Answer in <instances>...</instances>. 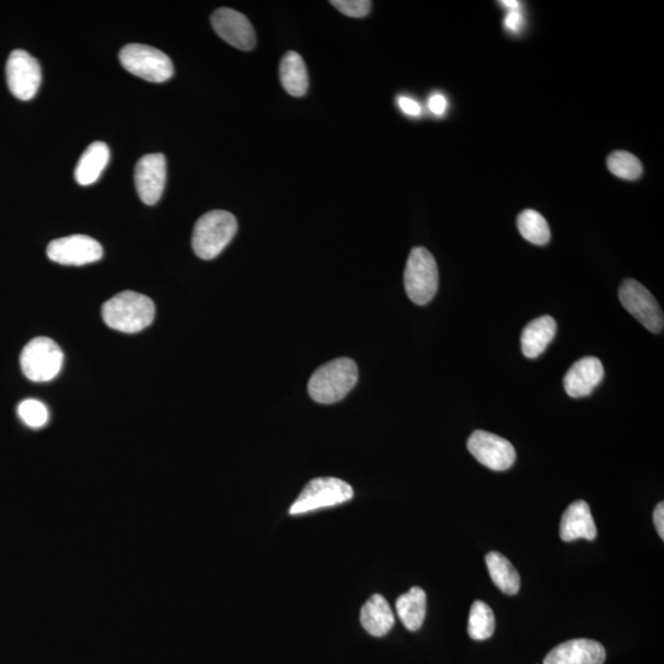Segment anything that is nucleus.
<instances>
[{"label": "nucleus", "instance_id": "f257e3e1", "mask_svg": "<svg viewBox=\"0 0 664 664\" xmlns=\"http://www.w3.org/2000/svg\"><path fill=\"white\" fill-rule=\"evenodd\" d=\"M358 382V367L351 358H336L315 371L309 380L310 398L319 404L344 400Z\"/></svg>", "mask_w": 664, "mask_h": 664}, {"label": "nucleus", "instance_id": "f03ea898", "mask_svg": "<svg viewBox=\"0 0 664 664\" xmlns=\"http://www.w3.org/2000/svg\"><path fill=\"white\" fill-rule=\"evenodd\" d=\"M155 318V305L141 293L125 291L103 305V319L109 328L125 334H136L151 326Z\"/></svg>", "mask_w": 664, "mask_h": 664}, {"label": "nucleus", "instance_id": "7ed1b4c3", "mask_svg": "<svg viewBox=\"0 0 664 664\" xmlns=\"http://www.w3.org/2000/svg\"><path fill=\"white\" fill-rule=\"evenodd\" d=\"M238 232L237 218L227 211H211L198 219L192 249L202 260H213L227 248Z\"/></svg>", "mask_w": 664, "mask_h": 664}, {"label": "nucleus", "instance_id": "20e7f679", "mask_svg": "<svg viewBox=\"0 0 664 664\" xmlns=\"http://www.w3.org/2000/svg\"><path fill=\"white\" fill-rule=\"evenodd\" d=\"M404 283L411 302L426 305L435 298L439 275L435 257L426 248L411 250L406 262Z\"/></svg>", "mask_w": 664, "mask_h": 664}, {"label": "nucleus", "instance_id": "39448f33", "mask_svg": "<svg viewBox=\"0 0 664 664\" xmlns=\"http://www.w3.org/2000/svg\"><path fill=\"white\" fill-rule=\"evenodd\" d=\"M127 72L151 83H164L174 76V66L164 52L148 45L130 44L120 51Z\"/></svg>", "mask_w": 664, "mask_h": 664}, {"label": "nucleus", "instance_id": "423d86ee", "mask_svg": "<svg viewBox=\"0 0 664 664\" xmlns=\"http://www.w3.org/2000/svg\"><path fill=\"white\" fill-rule=\"evenodd\" d=\"M63 352L55 341L48 337H36L24 347L20 356L21 371L32 382H50L60 374Z\"/></svg>", "mask_w": 664, "mask_h": 664}, {"label": "nucleus", "instance_id": "0eeeda50", "mask_svg": "<svg viewBox=\"0 0 664 664\" xmlns=\"http://www.w3.org/2000/svg\"><path fill=\"white\" fill-rule=\"evenodd\" d=\"M353 496L355 492L346 481L337 478H317L309 481L304 487L301 495L289 508V514L298 516L320 508L339 506L352 500Z\"/></svg>", "mask_w": 664, "mask_h": 664}, {"label": "nucleus", "instance_id": "6e6552de", "mask_svg": "<svg viewBox=\"0 0 664 664\" xmlns=\"http://www.w3.org/2000/svg\"><path fill=\"white\" fill-rule=\"evenodd\" d=\"M623 307L653 334H661L664 326L663 312L653 294L640 282L625 280L619 288Z\"/></svg>", "mask_w": 664, "mask_h": 664}, {"label": "nucleus", "instance_id": "1a4fd4ad", "mask_svg": "<svg viewBox=\"0 0 664 664\" xmlns=\"http://www.w3.org/2000/svg\"><path fill=\"white\" fill-rule=\"evenodd\" d=\"M5 73L10 93L16 99L29 101L35 98L42 82L40 62L35 57L24 50L13 51L8 58Z\"/></svg>", "mask_w": 664, "mask_h": 664}, {"label": "nucleus", "instance_id": "9d476101", "mask_svg": "<svg viewBox=\"0 0 664 664\" xmlns=\"http://www.w3.org/2000/svg\"><path fill=\"white\" fill-rule=\"evenodd\" d=\"M471 455L484 467L505 471L516 462V449L507 439L486 431H475L468 439Z\"/></svg>", "mask_w": 664, "mask_h": 664}, {"label": "nucleus", "instance_id": "9b49d317", "mask_svg": "<svg viewBox=\"0 0 664 664\" xmlns=\"http://www.w3.org/2000/svg\"><path fill=\"white\" fill-rule=\"evenodd\" d=\"M103 255L104 249L98 240L82 234L53 240L47 248L48 259L64 266L93 264Z\"/></svg>", "mask_w": 664, "mask_h": 664}, {"label": "nucleus", "instance_id": "f8f14e48", "mask_svg": "<svg viewBox=\"0 0 664 664\" xmlns=\"http://www.w3.org/2000/svg\"><path fill=\"white\" fill-rule=\"evenodd\" d=\"M214 31L224 41L240 51L254 50L256 36L250 20L237 10L221 8L211 16Z\"/></svg>", "mask_w": 664, "mask_h": 664}, {"label": "nucleus", "instance_id": "ddd939ff", "mask_svg": "<svg viewBox=\"0 0 664 664\" xmlns=\"http://www.w3.org/2000/svg\"><path fill=\"white\" fill-rule=\"evenodd\" d=\"M166 182V159L163 154H147L138 160L135 184L139 198L148 206L158 203Z\"/></svg>", "mask_w": 664, "mask_h": 664}, {"label": "nucleus", "instance_id": "4468645a", "mask_svg": "<svg viewBox=\"0 0 664 664\" xmlns=\"http://www.w3.org/2000/svg\"><path fill=\"white\" fill-rule=\"evenodd\" d=\"M605 657L607 652L598 641L575 639L551 650L544 664H604Z\"/></svg>", "mask_w": 664, "mask_h": 664}, {"label": "nucleus", "instance_id": "2eb2a0df", "mask_svg": "<svg viewBox=\"0 0 664 664\" xmlns=\"http://www.w3.org/2000/svg\"><path fill=\"white\" fill-rule=\"evenodd\" d=\"M604 367L596 357L581 358L572 364L564 378L567 395L574 399L585 398L602 383Z\"/></svg>", "mask_w": 664, "mask_h": 664}, {"label": "nucleus", "instance_id": "dca6fc26", "mask_svg": "<svg viewBox=\"0 0 664 664\" xmlns=\"http://www.w3.org/2000/svg\"><path fill=\"white\" fill-rule=\"evenodd\" d=\"M560 538L566 543L578 539L594 540L597 538V527L586 501L578 500L571 503L560 522Z\"/></svg>", "mask_w": 664, "mask_h": 664}, {"label": "nucleus", "instance_id": "f3484780", "mask_svg": "<svg viewBox=\"0 0 664 664\" xmlns=\"http://www.w3.org/2000/svg\"><path fill=\"white\" fill-rule=\"evenodd\" d=\"M556 331H558V324L550 315L530 321L521 336L523 355L530 360L543 355L551 341L554 340Z\"/></svg>", "mask_w": 664, "mask_h": 664}, {"label": "nucleus", "instance_id": "a211bd4d", "mask_svg": "<svg viewBox=\"0 0 664 664\" xmlns=\"http://www.w3.org/2000/svg\"><path fill=\"white\" fill-rule=\"evenodd\" d=\"M361 624L369 635L383 637L395 624L393 609L382 594H374L361 609Z\"/></svg>", "mask_w": 664, "mask_h": 664}, {"label": "nucleus", "instance_id": "6ab92c4d", "mask_svg": "<svg viewBox=\"0 0 664 664\" xmlns=\"http://www.w3.org/2000/svg\"><path fill=\"white\" fill-rule=\"evenodd\" d=\"M110 160V149L104 142H94L80 157L74 176L79 185L95 184Z\"/></svg>", "mask_w": 664, "mask_h": 664}, {"label": "nucleus", "instance_id": "aec40b11", "mask_svg": "<svg viewBox=\"0 0 664 664\" xmlns=\"http://www.w3.org/2000/svg\"><path fill=\"white\" fill-rule=\"evenodd\" d=\"M282 87L294 98H302L309 88L307 67L299 53L289 51L282 58L280 66Z\"/></svg>", "mask_w": 664, "mask_h": 664}, {"label": "nucleus", "instance_id": "412c9836", "mask_svg": "<svg viewBox=\"0 0 664 664\" xmlns=\"http://www.w3.org/2000/svg\"><path fill=\"white\" fill-rule=\"evenodd\" d=\"M395 607L406 629L410 631L421 629L427 610V597L422 588L412 587L408 593L396 599Z\"/></svg>", "mask_w": 664, "mask_h": 664}, {"label": "nucleus", "instance_id": "4be33fe9", "mask_svg": "<svg viewBox=\"0 0 664 664\" xmlns=\"http://www.w3.org/2000/svg\"><path fill=\"white\" fill-rule=\"evenodd\" d=\"M486 565L492 581L498 589L510 596L518 593L519 587H521V577L505 555L492 551L486 555Z\"/></svg>", "mask_w": 664, "mask_h": 664}, {"label": "nucleus", "instance_id": "5701e85b", "mask_svg": "<svg viewBox=\"0 0 664 664\" xmlns=\"http://www.w3.org/2000/svg\"><path fill=\"white\" fill-rule=\"evenodd\" d=\"M517 226L522 237L535 245H546L550 242L551 233L548 222L537 211L526 210L519 214Z\"/></svg>", "mask_w": 664, "mask_h": 664}, {"label": "nucleus", "instance_id": "b1692460", "mask_svg": "<svg viewBox=\"0 0 664 664\" xmlns=\"http://www.w3.org/2000/svg\"><path fill=\"white\" fill-rule=\"evenodd\" d=\"M495 626V615L489 605L481 601L471 605L468 625L471 639L476 641L490 639L495 633Z\"/></svg>", "mask_w": 664, "mask_h": 664}, {"label": "nucleus", "instance_id": "393cba45", "mask_svg": "<svg viewBox=\"0 0 664 664\" xmlns=\"http://www.w3.org/2000/svg\"><path fill=\"white\" fill-rule=\"evenodd\" d=\"M607 165L610 173L623 180L635 181L644 173L640 160L629 152L618 151L610 154Z\"/></svg>", "mask_w": 664, "mask_h": 664}, {"label": "nucleus", "instance_id": "a878e982", "mask_svg": "<svg viewBox=\"0 0 664 664\" xmlns=\"http://www.w3.org/2000/svg\"><path fill=\"white\" fill-rule=\"evenodd\" d=\"M18 414L21 421L31 428L44 427L48 422V410L39 400H24L18 406Z\"/></svg>", "mask_w": 664, "mask_h": 664}, {"label": "nucleus", "instance_id": "bb28decb", "mask_svg": "<svg viewBox=\"0 0 664 664\" xmlns=\"http://www.w3.org/2000/svg\"><path fill=\"white\" fill-rule=\"evenodd\" d=\"M342 14L350 18H364L372 9V3L368 0H334L331 2Z\"/></svg>", "mask_w": 664, "mask_h": 664}, {"label": "nucleus", "instance_id": "cd10ccee", "mask_svg": "<svg viewBox=\"0 0 664 664\" xmlns=\"http://www.w3.org/2000/svg\"><path fill=\"white\" fill-rule=\"evenodd\" d=\"M398 105L405 115L417 117L421 115L422 109L419 103L408 96H399Z\"/></svg>", "mask_w": 664, "mask_h": 664}, {"label": "nucleus", "instance_id": "c85d7f7f", "mask_svg": "<svg viewBox=\"0 0 664 664\" xmlns=\"http://www.w3.org/2000/svg\"><path fill=\"white\" fill-rule=\"evenodd\" d=\"M523 21L521 10H510V13L505 18L506 29L511 32H519L522 29Z\"/></svg>", "mask_w": 664, "mask_h": 664}, {"label": "nucleus", "instance_id": "c756f323", "mask_svg": "<svg viewBox=\"0 0 664 664\" xmlns=\"http://www.w3.org/2000/svg\"><path fill=\"white\" fill-rule=\"evenodd\" d=\"M447 105L446 96L442 94H433L430 100H428V107H430L432 114L437 116L444 115V112L447 110Z\"/></svg>", "mask_w": 664, "mask_h": 664}, {"label": "nucleus", "instance_id": "7c9ffc66", "mask_svg": "<svg viewBox=\"0 0 664 664\" xmlns=\"http://www.w3.org/2000/svg\"><path fill=\"white\" fill-rule=\"evenodd\" d=\"M653 521H655V526L657 529L658 535L661 539H664V503H658L653 512Z\"/></svg>", "mask_w": 664, "mask_h": 664}, {"label": "nucleus", "instance_id": "2f4dec72", "mask_svg": "<svg viewBox=\"0 0 664 664\" xmlns=\"http://www.w3.org/2000/svg\"><path fill=\"white\" fill-rule=\"evenodd\" d=\"M501 4L503 5V7L508 8L510 10H516L519 9V7H521V5H519V2H516V0H503Z\"/></svg>", "mask_w": 664, "mask_h": 664}]
</instances>
